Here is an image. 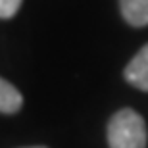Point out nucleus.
Instances as JSON below:
<instances>
[{"label": "nucleus", "mask_w": 148, "mask_h": 148, "mask_svg": "<svg viewBox=\"0 0 148 148\" xmlns=\"http://www.w3.org/2000/svg\"><path fill=\"white\" fill-rule=\"evenodd\" d=\"M144 119L131 108L115 112L108 121V144L110 148H146Z\"/></svg>", "instance_id": "nucleus-1"}, {"label": "nucleus", "mask_w": 148, "mask_h": 148, "mask_svg": "<svg viewBox=\"0 0 148 148\" xmlns=\"http://www.w3.org/2000/svg\"><path fill=\"white\" fill-rule=\"evenodd\" d=\"M123 77L129 85L148 92V44H144L135 54V58L127 64Z\"/></svg>", "instance_id": "nucleus-2"}, {"label": "nucleus", "mask_w": 148, "mask_h": 148, "mask_svg": "<svg viewBox=\"0 0 148 148\" xmlns=\"http://www.w3.org/2000/svg\"><path fill=\"white\" fill-rule=\"evenodd\" d=\"M119 12L133 27L148 25V0H119Z\"/></svg>", "instance_id": "nucleus-3"}, {"label": "nucleus", "mask_w": 148, "mask_h": 148, "mask_svg": "<svg viewBox=\"0 0 148 148\" xmlns=\"http://www.w3.org/2000/svg\"><path fill=\"white\" fill-rule=\"evenodd\" d=\"M23 106V96L12 83L0 77V114H17Z\"/></svg>", "instance_id": "nucleus-4"}, {"label": "nucleus", "mask_w": 148, "mask_h": 148, "mask_svg": "<svg viewBox=\"0 0 148 148\" xmlns=\"http://www.w3.org/2000/svg\"><path fill=\"white\" fill-rule=\"evenodd\" d=\"M23 0H0V17L2 19H10L19 12Z\"/></svg>", "instance_id": "nucleus-5"}, {"label": "nucleus", "mask_w": 148, "mask_h": 148, "mask_svg": "<svg viewBox=\"0 0 148 148\" xmlns=\"http://www.w3.org/2000/svg\"><path fill=\"white\" fill-rule=\"evenodd\" d=\"M25 148H46V146H25Z\"/></svg>", "instance_id": "nucleus-6"}]
</instances>
